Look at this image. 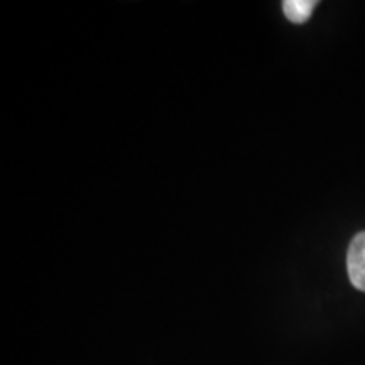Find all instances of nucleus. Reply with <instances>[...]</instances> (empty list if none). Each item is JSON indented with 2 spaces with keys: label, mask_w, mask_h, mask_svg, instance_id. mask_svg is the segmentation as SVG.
Masks as SVG:
<instances>
[{
  "label": "nucleus",
  "mask_w": 365,
  "mask_h": 365,
  "mask_svg": "<svg viewBox=\"0 0 365 365\" xmlns=\"http://www.w3.org/2000/svg\"><path fill=\"white\" fill-rule=\"evenodd\" d=\"M317 7L314 0H286L282 2V11L286 17L294 24H303L312 17L313 9Z\"/></svg>",
  "instance_id": "obj_2"
},
{
  "label": "nucleus",
  "mask_w": 365,
  "mask_h": 365,
  "mask_svg": "<svg viewBox=\"0 0 365 365\" xmlns=\"http://www.w3.org/2000/svg\"><path fill=\"white\" fill-rule=\"evenodd\" d=\"M346 269L352 284L360 291H365V232L354 237L346 254Z\"/></svg>",
  "instance_id": "obj_1"
}]
</instances>
